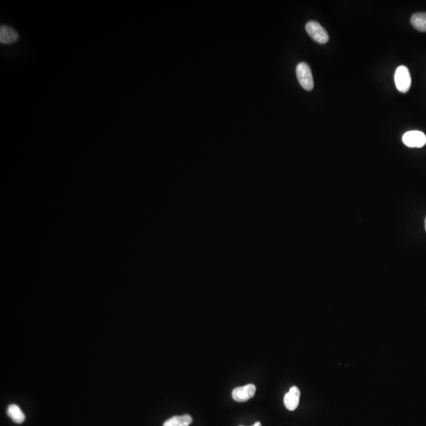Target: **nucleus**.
I'll use <instances>...</instances> for the list:
<instances>
[{
  "instance_id": "nucleus-1",
  "label": "nucleus",
  "mask_w": 426,
  "mask_h": 426,
  "mask_svg": "<svg viewBox=\"0 0 426 426\" xmlns=\"http://www.w3.org/2000/svg\"><path fill=\"white\" fill-rule=\"evenodd\" d=\"M297 80L303 89L311 91L314 87L313 75L310 66L306 63H300L296 67Z\"/></svg>"
},
{
  "instance_id": "nucleus-2",
  "label": "nucleus",
  "mask_w": 426,
  "mask_h": 426,
  "mask_svg": "<svg viewBox=\"0 0 426 426\" xmlns=\"http://www.w3.org/2000/svg\"><path fill=\"white\" fill-rule=\"evenodd\" d=\"M395 82L397 89L402 93H406L411 89V76L407 66H400L397 68L395 73Z\"/></svg>"
},
{
  "instance_id": "nucleus-3",
  "label": "nucleus",
  "mask_w": 426,
  "mask_h": 426,
  "mask_svg": "<svg viewBox=\"0 0 426 426\" xmlns=\"http://www.w3.org/2000/svg\"><path fill=\"white\" fill-rule=\"evenodd\" d=\"M306 30L310 37L319 44H326L329 41V34L317 21H310L307 22Z\"/></svg>"
},
{
  "instance_id": "nucleus-4",
  "label": "nucleus",
  "mask_w": 426,
  "mask_h": 426,
  "mask_svg": "<svg viewBox=\"0 0 426 426\" xmlns=\"http://www.w3.org/2000/svg\"><path fill=\"white\" fill-rule=\"evenodd\" d=\"M403 141L410 148H421L425 144L426 137L421 131H409L404 134Z\"/></svg>"
},
{
  "instance_id": "nucleus-5",
  "label": "nucleus",
  "mask_w": 426,
  "mask_h": 426,
  "mask_svg": "<svg viewBox=\"0 0 426 426\" xmlns=\"http://www.w3.org/2000/svg\"><path fill=\"white\" fill-rule=\"evenodd\" d=\"M256 392L255 385L249 384L243 387H238L232 391V398L236 402L244 403L254 396Z\"/></svg>"
},
{
  "instance_id": "nucleus-6",
  "label": "nucleus",
  "mask_w": 426,
  "mask_h": 426,
  "mask_svg": "<svg viewBox=\"0 0 426 426\" xmlns=\"http://www.w3.org/2000/svg\"><path fill=\"white\" fill-rule=\"evenodd\" d=\"M300 390L296 386H293L284 396V405L288 411H294L299 404Z\"/></svg>"
},
{
  "instance_id": "nucleus-7",
  "label": "nucleus",
  "mask_w": 426,
  "mask_h": 426,
  "mask_svg": "<svg viewBox=\"0 0 426 426\" xmlns=\"http://www.w3.org/2000/svg\"><path fill=\"white\" fill-rule=\"evenodd\" d=\"M19 36L14 28L2 24L0 27V42L1 44H11L18 41Z\"/></svg>"
},
{
  "instance_id": "nucleus-8",
  "label": "nucleus",
  "mask_w": 426,
  "mask_h": 426,
  "mask_svg": "<svg viewBox=\"0 0 426 426\" xmlns=\"http://www.w3.org/2000/svg\"><path fill=\"white\" fill-rule=\"evenodd\" d=\"M193 422V418L189 414L174 416L164 423L163 426H189Z\"/></svg>"
},
{
  "instance_id": "nucleus-9",
  "label": "nucleus",
  "mask_w": 426,
  "mask_h": 426,
  "mask_svg": "<svg viewBox=\"0 0 426 426\" xmlns=\"http://www.w3.org/2000/svg\"><path fill=\"white\" fill-rule=\"evenodd\" d=\"M7 414L14 422L21 424L26 419V416L21 408L16 404H11L7 408Z\"/></svg>"
},
{
  "instance_id": "nucleus-10",
  "label": "nucleus",
  "mask_w": 426,
  "mask_h": 426,
  "mask_svg": "<svg viewBox=\"0 0 426 426\" xmlns=\"http://www.w3.org/2000/svg\"><path fill=\"white\" fill-rule=\"evenodd\" d=\"M414 28L421 32H426V13H416L411 20Z\"/></svg>"
},
{
  "instance_id": "nucleus-11",
  "label": "nucleus",
  "mask_w": 426,
  "mask_h": 426,
  "mask_svg": "<svg viewBox=\"0 0 426 426\" xmlns=\"http://www.w3.org/2000/svg\"><path fill=\"white\" fill-rule=\"evenodd\" d=\"M253 426H261V423L259 422V421H258V422H256L255 424H254Z\"/></svg>"
},
{
  "instance_id": "nucleus-12",
  "label": "nucleus",
  "mask_w": 426,
  "mask_h": 426,
  "mask_svg": "<svg viewBox=\"0 0 426 426\" xmlns=\"http://www.w3.org/2000/svg\"><path fill=\"white\" fill-rule=\"evenodd\" d=\"M424 225H425V230H426V218H425V220H424Z\"/></svg>"
}]
</instances>
